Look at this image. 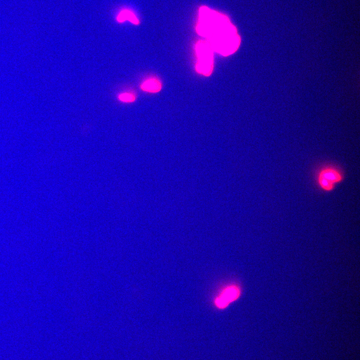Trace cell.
Returning a JSON list of instances; mask_svg holds the SVG:
<instances>
[{"mask_svg": "<svg viewBox=\"0 0 360 360\" xmlns=\"http://www.w3.org/2000/svg\"><path fill=\"white\" fill-rule=\"evenodd\" d=\"M198 16L196 32L206 39L214 51L226 56L237 50L240 38L226 16L205 6L200 8Z\"/></svg>", "mask_w": 360, "mask_h": 360, "instance_id": "cell-1", "label": "cell"}, {"mask_svg": "<svg viewBox=\"0 0 360 360\" xmlns=\"http://www.w3.org/2000/svg\"><path fill=\"white\" fill-rule=\"evenodd\" d=\"M197 58L196 71L204 76H210L214 69V50L206 40H198L195 46Z\"/></svg>", "mask_w": 360, "mask_h": 360, "instance_id": "cell-2", "label": "cell"}, {"mask_svg": "<svg viewBox=\"0 0 360 360\" xmlns=\"http://www.w3.org/2000/svg\"><path fill=\"white\" fill-rule=\"evenodd\" d=\"M240 291L235 285L225 288L216 298L214 304L219 308H224L232 302L236 300L240 296Z\"/></svg>", "mask_w": 360, "mask_h": 360, "instance_id": "cell-3", "label": "cell"}, {"mask_svg": "<svg viewBox=\"0 0 360 360\" xmlns=\"http://www.w3.org/2000/svg\"><path fill=\"white\" fill-rule=\"evenodd\" d=\"M318 176L323 178L334 186L343 180L342 172L338 169L330 166L322 168L318 172Z\"/></svg>", "mask_w": 360, "mask_h": 360, "instance_id": "cell-4", "label": "cell"}, {"mask_svg": "<svg viewBox=\"0 0 360 360\" xmlns=\"http://www.w3.org/2000/svg\"><path fill=\"white\" fill-rule=\"evenodd\" d=\"M116 20L118 23L128 21L134 25L140 24V18L136 12L130 8H122L116 16Z\"/></svg>", "mask_w": 360, "mask_h": 360, "instance_id": "cell-5", "label": "cell"}, {"mask_svg": "<svg viewBox=\"0 0 360 360\" xmlns=\"http://www.w3.org/2000/svg\"><path fill=\"white\" fill-rule=\"evenodd\" d=\"M162 86L161 82L155 77L146 80L140 84V88L142 90L151 93L160 92Z\"/></svg>", "mask_w": 360, "mask_h": 360, "instance_id": "cell-6", "label": "cell"}, {"mask_svg": "<svg viewBox=\"0 0 360 360\" xmlns=\"http://www.w3.org/2000/svg\"><path fill=\"white\" fill-rule=\"evenodd\" d=\"M118 99L120 100L125 102H133L136 100V96L134 94L130 92H124L119 94Z\"/></svg>", "mask_w": 360, "mask_h": 360, "instance_id": "cell-7", "label": "cell"}]
</instances>
